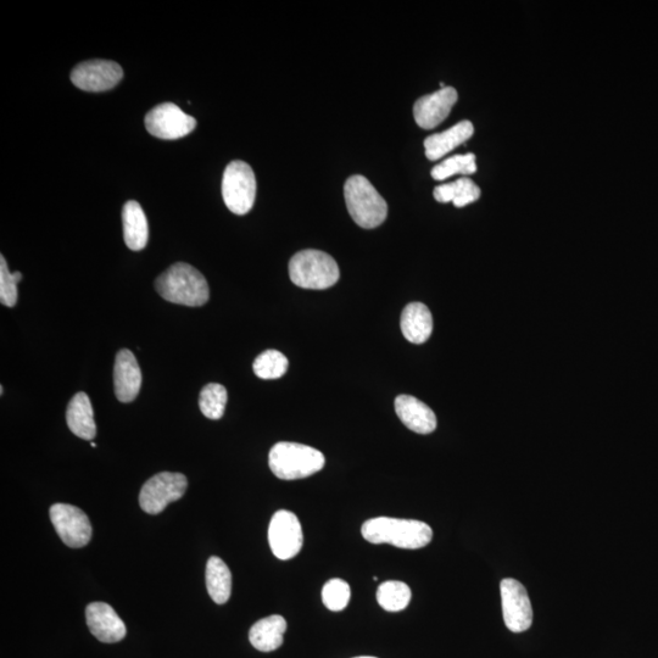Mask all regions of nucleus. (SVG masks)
<instances>
[{
    "mask_svg": "<svg viewBox=\"0 0 658 658\" xmlns=\"http://www.w3.org/2000/svg\"><path fill=\"white\" fill-rule=\"evenodd\" d=\"M401 332L409 342L426 343L433 332V317L425 304L411 303L401 314Z\"/></svg>",
    "mask_w": 658,
    "mask_h": 658,
    "instance_id": "obj_18",
    "label": "nucleus"
},
{
    "mask_svg": "<svg viewBox=\"0 0 658 658\" xmlns=\"http://www.w3.org/2000/svg\"><path fill=\"white\" fill-rule=\"evenodd\" d=\"M92 448H97V444H96V443H92Z\"/></svg>",
    "mask_w": 658,
    "mask_h": 658,
    "instance_id": "obj_32",
    "label": "nucleus"
},
{
    "mask_svg": "<svg viewBox=\"0 0 658 658\" xmlns=\"http://www.w3.org/2000/svg\"><path fill=\"white\" fill-rule=\"evenodd\" d=\"M377 601L383 610L399 612L406 609L411 601V589L403 582L389 581L379 585Z\"/></svg>",
    "mask_w": 658,
    "mask_h": 658,
    "instance_id": "obj_24",
    "label": "nucleus"
},
{
    "mask_svg": "<svg viewBox=\"0 0 658 658\" xmlns=\"http://www.w3.org/2000/svg\"><path fill=\"white\" fill-rule=\"evenodd\" d=\"M459 99V94L453 87L439 89L417 100L414 105L416 124L425 130H433L450 115L451 109Z\"/></svg>",
    "mask_w": 658,
    "mask_h": 658,
    "instance_id": "obj_13",
    "label": "nucleus"
},
{
    "mask_svg": "<svg viewBox=\"0 0 658 658\" xmlns=\"http://www.w3.org/2000/svg\"><path fill=\"white\" fill-rule=\"evenodd\" d=\"M146 127L150 135L156 138L175 141L192 133L197 127V120L183 113L176 104L164 103L149 111Z\"/></svg>",
    "mask_w": 658,
    "mask_h": 658,
    "instance_id": "obj_10",
    "label": "nucleus"
},
{
    "mask_svg": "<svg viewBox=\"0 0 658 658\" xmlns=\"http://www.w3.org/2000/svg\"><path fill=\"white\" fill-rule=\"evenodd\" d=\"M122 223H124V238L128 248L139 252L147 247L149 239V226L142 206L135 200H130L122 210Z\"/></svg>",
    "mask_w": 658,
    "mask_h": 658,
    "instance_id": "obj_20",
    "label": "nucleus"
},
{
    "mask_svg": "<svg viewBox=\"0 0 658 658\" xmlns=\"http://www.w3.org/2000/svg\"><path fill=\"white\" fill-rule=\"evenodd\" d=\"M361 534L368 543L389 544L407 550L425 548L433 538L432 528L425 522L390 517L366 521Z\"/></svg>",
    "mask_w": 658,
    "mask_h": 658,
    "instance_id": "obj_1",
    "label": "nucleus"
},
{
    "mask_svg": "<svg viewBox=\"0 0 658 658\" xmlns=\"http://www.w3.org/2000/svg\"><path fill=\"white\" fill-rule=\"evenodd\" d=\"M124 77V70L115 61L89 60L78 64L71 72V81L86 92L110 91Z\"/></svg>",
    "mask_w": 658,
    "mask_h": 658,
    "instance_id": "obj_11",
    "label": "nucleus"
},
{
    "mask_svg": "<svg viewBox=\"0 0 658 658\" xmlns=\"http://www.w3.org/2000/svg\"><path fill=\"white\" fill-rule=\"evenodd\" d=\"M289 276L295 286L322 291L339 281V267L332 258L321 250L306 249L295 254L289 262Z\"/></svg>",
    "mask_w": 658,
    "mask_h": 658,
    "instance_id": "obj_5",
    "label": "nucleus"
},
{
    "mask_svg": "<svg viewBox=\"0 0 658 658\" xmlns=\"http://www.w3.org/2000/svg\"><path fill=\"white\" fill-rule=\"evenodd\" d=\"M289 361L281 351L266 350L254 361V373L261 379H278L286 375Z\"/></svg>",
    "mask_w": 658,
    "mask_h": 658,
    "instance_id": "obj_27",
    "label": "nucleus"
},
{
    "mask_svg": "<svg viewBox=\"0 0 658 658\" xmlns=\"http://www.w3.org/2000/svg\"><path fill=\"white\" fill-rule=\"evenodd\" d=\"M142 371L132 351L124 349L116 355L114 384L116 398L121 403H132L142 387Z\"/></svg>",
    "mask_w": 658,
    "mask_h": 658,
    "instance_id": "obj_15",
    "label": "nucleus"
},
{
    "mask_svg": "<svg viewBox=\"0 0 658 658\" xmlns=\"http://www.w3.org/2000/svg\"><path fill=\"white\" fill-rule=\"evenodd\" d=\"M350 585L343 579H331L322 589V601L328 610L343 611L350 601Z\"/></svg>",
    "mask_w": 658,
    "mask_h": 658,
    "instance_id": "obj_28",
    "label": "nucleus"
},
{
    "mask_svg": "<svg viewBox=\"0 0 658 658\" xmlns=\"http://www.w3.org/2000/svg\"><path fill=\"white\" fill-rule=\"evenodd\" d=\"M506 627L513 633L526 632L533 623V609L526 588L516 579H504L500 584Z\"/></svg>",
    "mask_w": 658,
    "mask_h": 658,
    "instance_id": "obj_12",
    "label": "nucleus"
},
{
    "mask_svg": "<svg viewBox=\"0 0 658 658\" xmlns=\"http://www.w3.org/2000/svg\"><path fill=\"white\" fill-rule=\"evenodd\" d=\"M13 276H14L16 282H18V283L21 282V280H22V273L21 272H19V271L14 272Z\"/></svg>",
    "mask_w": 658,
    "mask_h": 658,
    "instance_id": "obj_30",
    "label": "nucleus"
},
{
    "mask_svg": "<svg viewBox=\"0 0 658 658\" xmlns=\"http://www.w3.org/2000/svg\"><path fill=\"white\" fill-rule=\"evenodd\" d=\"M473 133H475V127H473L472 122L461 121L449 130L429 136L425 141L427 158L431 161L444 158L446 154L453 152L455 148L467 142L473 136Z\"/></svg>",
    "mask_w": 658,
    "mask_h": 658,
    "instance_id": "obj_17",
    "label": "nucleus"
},
{
    "mask_svg": "<svg viewBox=\"0 0 658 658\" xmlns=\"http://www.w3.org/2000/svg\"><path fill=\"white\" fill-rule=\"evenodd\" d=\"M395 412L404 425L418 434L436 431L437 417L431 407L411 395H399L395 399Z\"/></svg>",
    "mask_w": 658,
    "mask_h": 658,
    "instance_id": "obj_16",
    "label": "nucleus"
},
{
    "mask_svg": "<svg viewBox=\"0 0 658 658\" xmlns=\"http://www.w3.org/2000/svg\"><path fill=\"white\" fill-rule=\"evenodd\" d=\"M477 171L476 155H455L433 167L432 177L436 181H444L455 175H473Z\"/></svg>",
    "mask_w": 658,
    "mask_h": 658,
    "instance_id": "obj_25",
    "label": "nucleus"
},
{
    "mask_svg": "<svg viewBox=\"0 0 658 658\" xmlns=\"http://www.w3.org/2000/svg\"><path fill=\"white\" fill-rule=\"evenodd\" d=\"M228 394L221 384L210 383L200 392L199 406L205 417L220 420L225 414Z\"/></svg>",
    "mask_w": 658,
    "mask_h": 658,
    "instance_id": "obj_26",
    "label": "nucleus"
},
{
    "mask_svg": "<svg viewBox=\"0 0 658 658\" xmlns=\"http://www.w3.org/2000/svg\"><path fill=\"white\" fill-rule=\"evenodd\" d=\"M325 464L321 451L299 443H277L269 455L273 475L283 481L308 478L320 472Z\"/></svg>",
    "mask_w": 658,
    "mask_h": 658,
    "instance_id": "obj_3",
    "label": "nucleus"
},
{
    "mask_svg": "<svg viewBox=\"0 0 658 658\" xmlns=\"http://www.w3.org/2000/svg\"><path fill=\"white\" fill-rule=\"evenodd\" d=\"M286 630L287 621L280 615H273L254 624L249 632V640L256 650L275 651L281 648Z\"/></svg>",
    "mask_w": 658,
    "mask_h": 658,
    "instance_id": "obj_21",
    "label": "nucleus"
},
{
    "mask_svg": "<svg viewBox=\"0 0 658 658\" xmlns=\"http://www.w3.org/2000/svg\"><path fill=\"white\" fill-rule=\"evenodd\" d=\"M344 197L356 225L372 230L386 221L387 202L366 177L355 175L348 178L344 186Z\"/></svg>",
    "mask_w": 658,
    "mask_h": 658,
    "instance_id": "obj_4",
    "label": "nucleus"
},
{
    "mask_svg": "<svg viewBox=\"0 0 658 658\" xmlns=\"http://www.w3.org/2000/svg\"><path fill=\"white\" fill-rule=\"evenodd\" d=\"M222 197L228 210L248 214L256 198V178L250 165L241 160L228 164L222 178Z\"/></svg>",
    "mask_w": 658,
    "mask_h": 658,
    "instance_id": "obj_6",
    "label": "nucleus"
},
{
    "mask_svg": "<svg viewBox=\"0 0 658 658\" xmlns=\"http://www.w3.org/2000/svg\"><path fill=\"white\" fill-rule=\"evenodd\" d=\"M66 422L70 431L78 438L92 440L96 437L97 426L91 400L86 393H77L66 410Z\"/></svg>",
    "mask_w": 658,
    "mask_h": 658,
    "instance_id": "obj_19",
    "label": "nucleus"
},
{
    "mask_svg": "<svg viewBox=\"0 0 658 658\" xmlns=\"http://www.w3.org/2000/svg\"><path fill=\"white\" fill-rule=\"evenodd\" d=\"M0 301L8 308H14L18 303V282L9 271L8 262L0 256Z\"/></svg>",
    "mask_w": 658,
    "mask_h": 658,
    "instance_id": "obj_29",
    "label": "nucleus"
},
{
    "mask_svg": "<svg viewBox=\"0 0 658 658\" xmlns=\"http://www.w3.org/2000/svg\"><path fill=\"white\" fill-rule=\"evenodd\" d=\"M156 291L172 304L198 308L208 303L209 284L195 267L177 262L155 282Z\"/></svg>",
    "mask_w": 658,
    "mask_h": 658,
    "instance_id": "obj_2",
    "label": "nucleus"
},
{
    "mask_svg": "<svg viewBox=\"0 0 658 658\" xmlns=\"http://www.w3.org/2000/svg\"><path fill=\"white\" fill-rule=\"evenodd\" d=\"M50 521L69 548L80 549L91 542L93 529L88 516L76 506L55 504L50 507Z\"/></svg>",
    "mask_w": 658,
    "mask_h": 658,
    "instance_id": "obj_8",
    "label": "nucleus"
},
{
    "mask_svg": "<svg viewBox=\"0 0 658 658\" xmlns=\"http://www.w3.org/2000/svg\"><path fill=\"white\" fill-rule=\"evenodd\" d=\"M188 487L187 478L181 473L161 472L143 485L139 504L149 515H158L166 506L180 500Z\"/></svg>",
    "mask_w": 658,
    "mask_h": 658,
    "instance_id": "obj_7",
    "label": "nucleus"
},
{
    "mask_svg": "<svg viewBox=\"0 0 658 658\" xmlns=\"http://www.w3.org/2000/svg\"><path fill=\"white\" fill-rule=\"evenodd\" d=\"M269 543L273 555L282 561L293 559L303 548L304 535L299 518L293 512L280 510L272 516Z\"/></svg>",
    "mask_w": 658,
    "mask_h": 658,
    "instance_id": "obj_9",
    "label": "nucleus"
},
{
    "mask_svg": "<svg viewBox=\"0 0 658 658\" xmlns=\"http://www.w3.org/2000/svg\"><path fill=\"white\" fill-rule=\"evenodd\" d=\"M355 658H377V657L362 656V657H355Z\"/></svg>",
    "mask_w": 658,
    "mask_h": 658,
    "instance_id": "obj_31",
    "label": "nucleus"
},
{
    "mask_svg": "<svg viewBox=\"0 0 658 658\" xmlns=\"http://www.w3.org/2000/svg\"><path fill=\"white\" fill-rule=\"evenodd\" d=\"M434 198L439 203H454L456 208H464L477 202L481 197V188L470 178H460L455 182L442 184L434 188Z\"/></svg>",
    "mask_w": 658,
    "mask_h": 658,
    "instance_id": "obj_23",
    "label": "nucleus"
},
{
    "mask_svg": "<svg viewBox=\"0 0 658 658\" xmlns=\"http://www.w3.org/2000/svg\"><path fill=\"white\" fill-rule=\"evenodd\" d=\"M87 626L102 643H119L126 637V626L116 611L105 602H92L86 609Z\"/></svg>",
    "mask_w": 658,
    "mask_h": 658,
    "instance_id": "obj_14",
    "label": "nucleus"
},
{
    "mask_svg": "<svg viewBox=\"0 0 658 658\" xmlns=\"http://www.w3.org/2000/svg\"><path fill=\"white\" fill-rule=\"evenodd\" d=\"M205 579L210 598L217 605L226 604L231 598L232 574L230 568L220 557H210L208 565H206Z\"/></svg>",
    "mask_w": 658,
    "mask_h": 658,
    "instance_id": "obj_22",
    "label": "nucleus"
}]
</instances>
